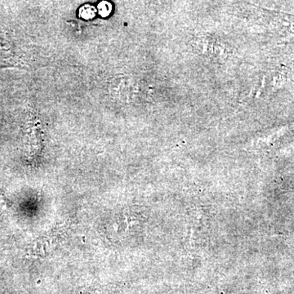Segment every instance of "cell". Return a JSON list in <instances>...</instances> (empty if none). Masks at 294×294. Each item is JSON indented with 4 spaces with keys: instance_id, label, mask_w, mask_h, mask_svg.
Here are the masks:
<instances>
[{
    "instance_id": "1",
    "label": "cell",
    "mask_w": 294,
    "mask_h": 294,
    "mask_svg": "<svg viewBox=\"0 0 294 294\" xmlns=\"http://www.w3.org/2000/svg\"><path fill=\"white\" fill-rule=\"evenodd\" d=\"M95 8L90 5H85L82 7L81 9L79 11V15L81 17L84 19H91L95 16Z\"/></svg>"
},
{
    "instance_id": "2",
    "label": "cell",
    "mask_w": 294,
    "mask_h": 294,
    "mask_svg": "<svg viewBox=\"0 0 294 294\" xmlns=\"http://www.w3.org/2000/svg\"><path fill=\"white\" fill-rule=\"evenodd\" d=\"M111 4L110 3L102 2L98 5V10L102 16H107L111 12Z\"/></svg>"
}]
</instances>
